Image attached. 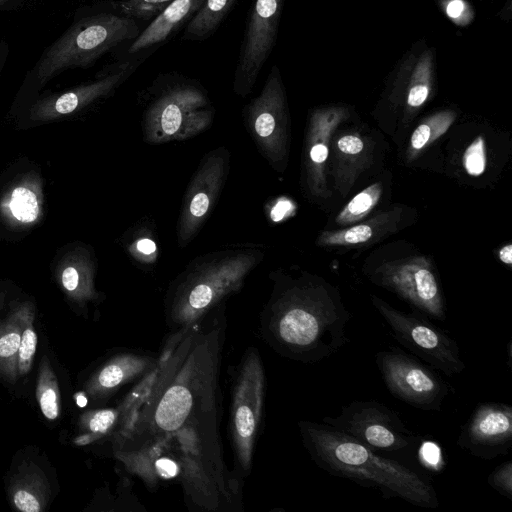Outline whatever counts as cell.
Returning a JSON list of instances; mask_svg holds the SVG:
<instances>
[{
    "instance_id": "obj_30",
    "label": "cell",
    "mask_w": 512,
    "mask_h": 512,
    "mask_svg": "<svg viewBox=\"0 0 512 512\" xmlns=\"http://www.w3.org/2000/svg\"><path fill=\"white\" fill-rule=\"evenodd\" d=\"M34 308L28 313L18 350L17 372L19 376L25 375L31 368L36 352L37 335L33 327Z\"/></svg>"
},
{
    "instance_id": "obj_19",
    "label": "cell",
    "mask_w": 512,
    "mask_h": 512,
    "mask_svg": "<svg viewBox=\"0 0 512 512\" xmlns=\"http://www.w3.org/2000/svg\"><path fill=\"white\" fill-rule=\"evenodd\" d=\"M43 182L38 173L29 172L12 181L0 197V218L13 229L36 225L43 215Z\"/></svg>"
},
{
    "instance_id": "obj_9",
    "label": "cell",
    "mask_w": 512,
    "mask_h": 512,
    "mask_svg": "<svg viewBox=\"0 0 512 512\" xmlns=\"http://www.w3.org/2000/svg\"><path fill=\"white\" fill-rule=\"evenodd\" d=\"M370 299L394 339L422 361L449 377L465 370L456 341L430 322L426 315L402 312L375 295Z\"/></svg>"
},
{
    "instance_id": "obj_21",
    "label": "cell",
    "mask_w": 512,
    "mask_h": 512,
    "mask_svg": "<svg viewBox=\"0 0 512 512\" xmlns=\"http://www.w3.org/2000/svg\"><path fill=\"white\" fill-rule=\"evenodd\" d=\"M95 261L85 247H75L59 260L56 278L66 295L78 304L99 298L95 289Z\"/></svg>"
},
{
    "instance_id": "obj_17",
    "label": "cell",
    "mask_w": 512,
    "mask_h": 512,
    "mask_svg": "<svg viewBox=\"0 0 512 512\" xmlns=\"http://www.w3.org/2000/svg\"><path fill=\"white\" fill-rule=\"evenodd\" d=\"M158 355L134 349H122L112 354L89 378L85 389L96 400L114 395L127 384L135 383L152 371Z\"/></svg>"
},
{
    "instance_id": "obj_8",
    "label": "cell",
    "mask_w": 512,
    "mask_h": 512,
    "mask_svg": "<svg viewBox=\"0 0 512 512\" xmlns=\"http://www.w3.org/2000/svg\"><path fill=\"white\" fill-rule=\"evenodd\" d=\"M322 422L383 455L410 454L420 444V437L406 428L399 415L376 400H353L341 407L338 416H325Z\"/></svg>"
},
{
    "instance_id": "obj_31",
    "label": "cell",
    "mask_w": 512,
    "mask_h": 512,
    "mask_svg": "<svg viewBox=\"0 0 512 512\" xmlns=\"http://www.w3.org/2000/svg\"><path fill=\"white\" fill-rule=\"evenodd\" d=\"M173 0H122L116 2L118 9L129 18L154 19Z\"/></svg>"
},
{
    "instance_id": "obj_27",
    "label": "cell",
    "mask_w": 512,
    "mask_h": 512,
    "mask_svg": "<svg viewBox=\"0 0 512 512\" xmlns=\"http://www.w3.org/2000/svg\"><path fill=\"white\" fill-rule=\"evenodd\" d=\"M433 55L425 51L418 59L408 85L406 105L410 110L419 109L428 99L432 88Z\"/></svg>"
},
{
    "instance_id": "obj_6",
    "label": "cell",
    "mask_w": 512,
    "mask_h": 512,
    "mask_svg": "<svg viewBox=\"0 0 512 512\" xmlns=\"http://www.w3.org/2000/svg\"><path fill=\"white\" fill-rule=\"evenodd\" d=\"M231 385L229 436L234 473L246 477L252 468L255 443L261 432L265 372L256 347H248L235 367Z\"/></svg>"
},
{
    "instance_id": "obj_28",
    "label": "cell",
    "mask_w": 512,
    "mask_h": 512,
    "mask_svg": "<svg viewBox=\"0 0 512 512\" xmlns=\"http://www.w3.org/2000/svg\"><path fill=\"white\" fill-rule=\"evenodd\" d=\"M36 397L44 416L49 420L56 419L60 411L59 387L50 362L45 356L39 368Z\"/></svg>"
},
{
    "instance_id": "obj_3",
    "label": "cell",
    "mask_w": 512,
    "mask_h": 512,
    "mask_svg": "<svg viewBox=\"0 0 512 512\" xmlns=\"http://www.w3.org/2000/svg\"><path fill=\"white\" fill-rule=\"evenodd\" d=\"M297 426L311 460L330 475L377 489L384 499L400 498L427 509L439 507L427 473L377 453L323 422L300 420Z\"/></svg>"
},
{
    "instance_id": "obj_11",
    "label": "cell",
    "mask_w": 512,
    "mask_h": 512,
    "mask_svg": "<svg viewBox=\"0 0 512 512\" xmlns=\"http://www.w3.org/2000/svg\"><path fill=\"white\" fill-rule=\"evenodd\" d=\"M375 362L395 398L424 411L442 409L450 386L434 368L395 347L377 352Z\"/></svg>"
},
{
    "instance_id": "obj_13",
    "label": "cell",
    "mask_w": 512,
    "mask_h": 512,
    "mask_svg": "<svg viewBox=\"0 0 512 512\" xmlns=\"http://www.w3.org/2000/svg\"><path fill=\"white\" fill-rule=\"evenodd\" d=\"M230 153L218 147L206 153L184 195L177 223V243L187 246L211 214L229 174Z\"/></svg>"
},
{
    "instance_id": "obj_38",
    "label": "cell",
    "mask_w": 512,
    "mask_h": 512,
    "mask_svg": "<svg viewBox=\"0 0 512 512\" xmlns=\"http://www.w3.org/2000/svg\"><path fill=\"white\" fill-rule=\"evenodd\" d=\"M76 401H77V404L79 407H84L86 406L88 400L87 398L84 396L83 393H79L76 397Z\"/></svg>"
},
{
    "instance_id": "obj_25",
    "label": "cell",
    "mask_w": 512,
    "mask_h": 512,
    "mask_svg": "<svg viewBox=\"0 0 512 512\" xmlns=\"http://www.w3.org/2000/svg\"><path fill=\"white\" fill-rule=\"evenodd\" d=\"M457 117L453 110H442L425 118L413 131L407 158L414 159L422 150L448 131Z\"/></svg>"
},
{
    "instance_id": "obj_35",
    "label": "cell",
    "mask_w": 512,
    "mask_h": 512,
    "mask_svg": "<svg viewBox=\"0 0 512 512\" xmlns=\"http://www.w3.org/2000/svg\"><path fill=\"white\" fill-rule=\"evenodd\" d=\"M442 9L456 25L467 26L474 18V11L466 0H442Z\"/></svg>"
},
{
    "instance_id": "obj_36",
    "label": "cell",
    "mask_w": 512,
    "mask_h": 512,
    "mask_svg": "<svg viewBox=\"0 0 512 512\" xmlns=\"http://www.w3.org/2000/svg\"><path fill=\"white\" fill-rule=\"evenodd\" d=\"M135 250L143 258L156 257L157 246L156 243L150 238H141L136 241Z\"/></svg>"
},
{
    "instance_id": "obj_18",
    "label": "cell",
    "mask_w": 512,
    "mask_h": 512,
    "mask_svg": "<svg viewBox=\"0 0 512 512\" xmlns=\"http://www.w3.org/2000/svg\"><path fill=\"white\" fill-rule=\"evenodd\" d=\"M133 70L132 66L123 68L92 83L39 99L31 107L29 119L34 122H46L77 113L114 91Z\"/></svg>"
},
{
    "instance_id": "obj_14",
    "label": "cell",
    "mask_w": 512,
    "mask_h": 512,
    "mask_svg": "<svg viewBox=\"0 0 512 512\" xmlns=\"http://www.w3.org/2000/svg\"><path fill=\"white\" fill-rule=\"evenodd\" d=\"M284 0H255L235 74L234 91L246 96L253 88L274 45Z\"/></svg>"
},
{
    "instance_id": "obj_34",
    "label": "cell",
    "mask_w": 512,
    "mask_h": 512,
    "mask_svg": "<svg viewBox=\"0 0 512 512\" xmlns=\"http://www.w3.org/2000/svg\"><path fill=\"white\" fill-rule=\"evenodd\" d=\"M487 482L501 496L512 500V461L497 466L488 476Z\"/></svg>"
},
{
    "instance_id": "obj_26",
    "label": "cell",
    "mask_w": 512,
    "mask_h": 512,
    "mask_svg": "<svg viewBox=\"0 0 512 512\" xmlns=\"http://www.w3.org/2000/svg\"><path fill=\"white\" fill-rule=\"evenodd\" d=\"M236 0H204L185 29V37H209L233 7Z\"/></svg>"
},
{
    "instance_id": "obj_32",
    "label": "cell",
    "mask_w": 512,
    "mask_h": 512,
    "mask_svg": "<svg viewBox=\"0 0 512 512\" xmlns=\"http://www.w3.org/2000/svg\"><path fill=\"white\" fill-rule=\"evenodd\" d=\"M39 483L35 481L21 482L13 490L14 505L24 512H38L44 504Z\"/></svg>"
},
{
    "instance_id": "obj_33",
    "label": "cell",
    "mask_w": 512,
    "mask_h": 512,
    "mask_svg": "<svg viewBox=\"0 0 512 512\" xmlns=\"http://www.w3.org/2000/svg\"><path fill=\"white\" fill-rule=\"evenodd\" d=\"M486 145L483 136H477L463 154V166L470 176H480L486 168Z\"/></svg>"
},
{
    "instance_id": "obj_2",
    "label": "cell",
    "mask_w": 512,
    "mask_h": 512,
    "mask_svg": "<svg viewBox=\"0 0 512 512\" xmlns=\"http://www.w3.org/2000/svg\"><path fill=\"white\" fill-rule=\"evenodd\" d=\"M271 294L259 316L266 344L292 361L315 364L337 353L348 342L351 318L338 291L325 281L272 272Z\"/></svg>"
},
{
    "instance_id": "obj_5",
    "label": "cell",
    "mask_w": 512,
    "mask_h": 512,
    "mask_svg": "<svg viewBox=\"0 0 512 512\" xmlns=\"http://www.w3.org/2000/svg\"><path fill=\"white\" fill-rule=\"evenodd\" d=\"M140 34L134 19L114 14L84 18L71 26L44 53L36 79L44 85L68 68L86 67L118 44Z\"/></svg>"
},
{
    "instance_id": "obj_1",
    "label": "cell",
    "mask_w": 512,
    "mask_h": 512,
    "mask_svg": "<svg viewBox=\"0 0 512 512\" xmlns=\"http://www.w3.org/2000/svg\"><path fill=\"white\" fill-rule=\"evenodd\" d=\"M223 304L168 339L158 355V381L133 434L196 432L217 438L218 379L226 329Z\"/></svg>"
},
{
    "instance_id": "obj_22",
    "label": "cell",
    "mask_w": 512,
    "mask_h": 512,
    "mask_svg": "<svg viewBox=\"0 0 512 512\" xmlns=\"http://www.w3.org/2000/svg\"><path fill=\"white\" fill-rule=\"evenodd\" d=\"M401 212V209L393 208L347 228L323 231L318 237L317 245L359 246L373 243L398 229Z\"/></svg>"
},
{
    "instance_id": "obj_10",
    "label": "cell",
    "mask_w": 512,
    "mask_h": 512,
    "mask_svg": "<svg viewBox=\"0 0 512 512\" xmlns=\"http://www.w3.org/2000/svg\"><path fill=\"white\" fill-rule=\"evenodd\" d=\"M245 126L258 150L277 171L285 169L290 146V122L285 90L273 66L261 93L243 109Z\"/></svg>"
},
{
    "instance_id": "obj_16",
    "label": "cell",
    "mask_w": 512,
    "mask_h": 512,
    "mask_svg": "<svg viewBox=\"0 0 512 512\" xmlns=\"http://www.w3.org/2000/svg\"><path fill=\"white\" fill-rule=\"evenodd\" d=\"M345 107H327L312 112L303 149V167L307 188L312 196L329 197L326 165L330 153V142L337 127L348 118Z\"/></svg>"
},
{
    "instance_id": "obj_4",
    "label": "cell",
    "mask_w": 512,
    "mask_h": 512,
    "mask_svg": "<svg viewBox=\"0 0 512 512\" xmlns=\"http://www.w3.org/2000/svg\"><path fill=\"white\" fill-rule=\"evenodd\" d=\"M264 257L260 246H237L193 259L170 283L164 297L165 323L172 332L203 319L238 292Z\"/></svg>"
},
{
    "instance_id": "obj_29",
    "label": "cell",
    "mask_w": 512,
    "mask_h": 512,
    "mask_svg": "<svg viewBox=\"0 0 512 512\" xmlns=\"http://www.w3.org/2000/svg\"><path fill=\"white\" fill-rule=\"evenodd\" d=\"M381 195V183L369 185L344 206L335 218V222L345 226L362 221L378 204Z\"/></svg>"
},
{
    "instance_id": "obj_7",
    "label": "cell",
    "mask_w": 512,
    "mask_h": 512,
    "mask_svg": "<svg viewBox=\"0 0 512 512\" xmlns=\"http://www.w3.org/2000/svg\"><path fill=\"white\" fill-rule=\"evenodd\" d=\"M214 118L205 93L193 85H177L163 91L146 108L142 132L153 144L183 141L206 130Z\"/></svg>"
},
{
    "instance_id": "obj_37",
    "label": "cell",
    "mask_w": 512,
    "mask_h": 512,
    "mask_svg": "<svg viewBox=\"0 0 512 512\" xmlns=\"http://www.w3.org/2000/svg\"><path fill=\"white\" fill-rule=\"evenodd\" d=\"M499 259L507 265L512 264V244H506L499 250Z\"/></svg>"
},
{
    "instance_id": "obj_39",
    "label": "cell",
    "mask_w": 512,
    "mask_h": 512,
    "mask_svg": "<svg viewBox=\"0 0 512 512\" xmlns=\"http://www.w3.org/2000/svg\"><path fill=\"white\" fill-rule=\"evenodd\" d=\"M507 354H508L507 363H508L509 368H511V361H512V342H511V340L507 344Z\"/></svg>"
},
{
    "instance_id": "obj_23",
    "label": "cell",
    "mask_w": 512,
    "mask_h": 512,
    "mask_svg": "<svg viewBox=\"0 0 512 512\" xmlns=\"http://www.w3.org/2000/svg\"><path fill=\"white\" fill-rule=\"evenodd\" d=\"M204 0H173L142 31L129 48V53L163 42L190 15L198 11Z\"/></svg>"
},
{
    "instance_id": "obj_12",
    "label": "cell",
    "mask_w": 512,
    "mask_h": 512,
    "mask_svg": "<svg viewBox=\"0 0 512 512\" xmlns=\"http://www.w3.org/2000/svg\"><path fill=\"white\" fill-rule=\"evenodd\" d=\"M373 281L395 293L428 318L445 321V302L431 261L412 256L380 265Z\"/></svg>"
},
{
    "instance_id": "obj_24",
    "label": "cell",
    "mask_w": 512,
    "mask_h": 512,
    "mask_svg": "<svg viewBox=\"0 0 512 512\" xmlns=\"http://www.w3.org/2000/svg\"><path fill=\"white\" fill-rule=\"evenodd\" d=\"M29 302L16 304L6 320L0 323V376L14 380L18 376L17 358L21 334L28 313L33 309Z\"/></svg>"
},
{
    "instance_id": "obj_20",
    "label": "cell",
    "mask_w": 512,
    "mask_h": 512,
    "mask_svg": "<svg viewBox=\"0 0 512 512\" xmlns=\"http://www.w3.org/2000/svg\"><path fill=\"white\" fill-rule=\"evenodd\" d=\"M330 167L335 190L347 196L372 161L373 142L359 132L341 133L330 142Z\"/></svg>"
},
{
    "instance_id": "obj_15",
    "label": "cell",
    "mask_w": 512,
    "mask_h": 512,
    "mask_svg": "<svg viewBox=\"0 0 512 512\" xmlns=\"http://www.w3.org/2000/svg\"><path fill=\"white\" fill-rule=\"evenodd\" d=\"M456 444L483 460L507 455L512 447V407L501 402L479 403L461 426Z\"/></svg>"
}]
</instances>
